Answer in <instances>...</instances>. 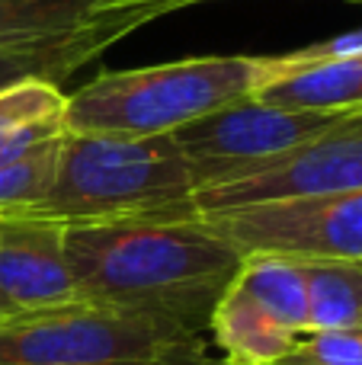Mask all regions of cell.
Masks as SVG:
<instances>
[{"mask_svg": "<svg viewBox=\"0 0 362 365\" xmlns=\"http://www.w3.org/2000/svg\"><path fill=\"white\" fill-rule=\"evenodd\" d=\"M202 356L199 334L93 302L0 321V365H199Z\"/></svg>", "mask_w": 362, "mask_h": 365, "instance_id": "cell-4", "label": "cell"}, {"mask_svg": "<svg viewBox=\"0 0 362 365\" xmlns=\"http://www.w3.org/2000/svg\"><path fill=\"white\" fill-rule=\"evenodd\" d=\"M346 115L353 113H308L247 96L177 128L173 141L190 160L199 192L299 151L301 145L340 125Z\"/></svg>", "mask_w": 362, "mask_h": 365, "instance_id": "cell-5", "label": "cell"}, {"mask_svg": "<svg viewBox=\"0 0 362 365\" xmlns=\"http://www.w3.org/2000/svg\"><path fill=\"white\" fill-rule=\"evenodd\" d=\"M308 289V330H362V263L299 259Z\"/></svg>", "mask_w": 362, "mask_h": 365, "instance_id": "cell-13", "label": "cell"}, {"mask_svg": "<svg viewBox=\"0 0 362 365\" xmlns=\"http://www.w3.org/2000/svg\"><path fill=\"white\" fill-rule=\"evenodd\" d=\"M103 0H0V48H32L74 36Z\"/></svg>", "mask_w": 362, "mask_h": 365, "instance_id": "cell-15", "label": "cell"}, {"mask_svg": "<svg viewBox=\"0 0 362 365\" xmlns=\"http://www.w3.org/2000/svg\"><path fill=\"white\" fill-rule=\"evenodd\" d=\"M254 100L308 113H362V58L292 61L273 55L263 64Z\"/></svg>", "mask_w": 362, "mask_h": 365, "instance_id": "cell-9", "label": "cell"}, {"mask_svg": "<svg viewBox=\"0 0 362 365\" xmlns=\"http://www.w3.org/2000/svg\"><path fill=\"white\" fill-rule=\"evenodd\" d=\"M292 61H318V58H362V29L346 32V36H333L324 42H314L308 48L289 51Z\"/></svg>", "mask_w": 362, "mask_h": 365, "instance_id": "cell-19", "label": "cell"}, {"mask_svg": "<svg viewBox=\"0 0 362 365\" xmlns=\"http://www.w3.org/2000/svg\"><path fill=\"white\" fill-rule=\"evenodd\" d=\"M0 298L13 314L81 302L61 221L36 212L0 215Z\"/></svg>", "mask_w": 362, "mask_h": 365, "instance_id": "cell-8", "label": "cell"}, {"mask_svg": "<svg viewBox=\"0 0 362 365\" xmlns=\"http://www.w3.org/2000/svg\"><path fill=\"white\" fill-rule=\"evenodd\" d=\"M58 148H61V138H51L26 151L23 158L0 160V215L32 212L42 205L55 180Z\"/></svg>", "mask_w": 362, "mask_h": 365, "instance_id": "cell-16", "label": "cell"}, {"mask_svg": "<svg viewBox=\"0 0 362 365\" xmlns=\"http://www.w3.org/2000/svg\"><path fill=\"white\" fill-rule=\"evenodd\" d=\"M81 302L167 321L202 336L244 257L209 218H128L64 225Z\"/></svg>", "mask_w": 362, "mask_h": 365, "instance_id": "cell-1", "label": "cell"}, {"mask_svg": "<svg viewBox=\"0 0 362 365\" xmlns=\"http://www.w3.org/2000/svg\"><path fill=\"white\" fill-rule=\"evenodd\" d=\"M362 189V113L346 115L331 132L299 151L196 192V212L215 215L263 202L318 199Z\"/></svg>", "mask_w": 362, "mask_h": 365, "instance_id": "cell-7", "label": "cell"}, {"mask_svg": "<svg viewBox=\"0 0 362 365\" xmlns=\"http://www.w3.org/2000/svg\"><path fill=\"white\" fill-rule=\"evenodd\" d=\"M292 356L314 365H362V330H308Z\"/></svg>", "mask_w": 362, "mask_h": 365, "instance_id": "cell-18", "label": "cell"}, {"mask_svg": "<svg viewBox=\"0 0 362 365\" xmlns=\"http://www.w3.org/2000/svg\"><path fill=\"white\" fill-rule=\"evenodd\" d=\"M32 212L61 225L186 218L199 215L196 177L173 135L64 132L55 180Z\"/></svg>", "mask_w": 362, "mask_h": 365, "instance_id": "cell-2", "label": "cell"}, {"mask_svg": "<svg viewBox=\"0 0 362 365\" xmlns=\"http://www.w3.org/2000/svg\"><path fill=\"white\" fill-rule=\"evenodd\" d=\"M209 334L231 365H276L299 343V336L282 327L237 279L212 311Z\"/></svg>", "mask_w": 362, "mask_h": 365, "instance_id": "cell-10", "label": "cell"}, {"mask_svg": "<svg viewBox=\"0 0 362 365\" xmlns=\"http://www.w3.org/2000/svg\"><path fill=\"white\" fill-rule=\"evenodd\" d=\"M199 365H231V362H228V359H215V356H209V353H205L202 359H199Z\"/></svg>", "mask_w": 362, "mask_h": 365, "instance_id": "cell-21", "label": "cell"}, {"mask_svg": "<svg viewBox=\"0 0 362 365\" xmlns=\"http://www.w3.org/2000/svg\"><path fill=\"white\" fill-rule=\"evenodd\" d=\"M192 4H205V0H103L90 13V19L100 23L119 42L122 36H128L138 26L151 23L157 16H167L173 10H183V6H192Z\"/></svg>", "mask_w": 362, "mask_h": 365, "instance_id": "cell-17", "label": "cell"}, {"mask_svg": "<svg viewBox=\"0 0 362 365\" xmlns=\"http://www.w3.org/2000/svg\"><path fill=\"white\" fill-rule=\"evenodd\" d=\"M234 279L282 327H289L295 336L308 334V289L299 259L276 257V253L244 257Z\"/></svg>", "mask_w": 362, "mask_h": 365, "instance_id": "cell-14", "label": "cell"}, {"mask_svg": "<svg viewBox=\"0 0 362 365\" xmlns=\"http://www.w3.org/2000/svg\"><path fill=\"white\" fill-rule=\"evenodd\" d=\"M267 58L212 55L154 68L109 71L64 103V132L77 135H173L222 106L254 96Z\"/></svg>", "mask_w": 362, "mask_h": 365, "instance_id": "cell-3", "label": "cell"}, {"mask_svg": "<svg viewBox=\"0 0 362 365\" xmlns=\"http://www.w3.org/2000/svg\"><path fill=\"white\" fill-rule=\"evenodd\" d=\"M113 42L115 38L100 23L87 19L74 36H64L58 42L32 48H0V93L26 81H48L58 87Z\"/></svg>", "mask_w": 362, "mask_h": 365, "instance_id": "cell-12", "label": "cell"}, {"mask_svg": "<svg viewBox=\"0 0 362 365\" xmlns=\"http://www.w3.org/2000/svg\"><path fill=\"white\" fill-rule=\"evenodd\" d=\"M353 4H362V0H353Z\"/></svg>", "mask_w": 362, "mask_h": 365, "instance_id": "cell-23", "label": "cell"}, {"mask_svg": "<svg viewBox=\"0 0 362 365\" xmlns=\"http://www.w3.org/2000/svg\"><path fill=\"white\" fill-rule=\"evenodd\" d=\"M276 365H314V362H305V359H299V356L289 353V356H282V359L276 362Z\"/></svg>", "mask_w": 362, "mask_h": 365, "instance_id": "cell-20", "label": "cell"}, {"mask_svg": "<svg viewBox=\"0 0 362 365\" xmlns=\"http://www.w3.org/2000/svg\"><path fill=\"white\" fill-rule=\"evenodd\" d=\"M68 96L48 81H26L0 93V160L23 158L26 151L64 135Z\"/></svg>", "mask_w": 362, "mask_h": 365, "instance_id": "cell-11", "label": "cell"}, {"mask_svg": "<svg viewBox=\"0 0 362 365\" xmlns=\"http://www.w3.org/2000/svg\"><path fill=\"white\" fill-rule=\"evenodd\" d=\"M202 218H209L241 257L276 253L292 259L362 263V189L318 199L263 202Z\"/></svg>", "mask_w": 362, "mask_h": 365, "instance_id": "cell-6", "label": "cell"}, {"mask_svg": "<svg viewBox=\"0 0 362 365\" xmlns=\"http://www.w3.org/2000/svg\"><path fill=\"white\" fill-rule=\"evenodd\" d=\"M6 317H13V311H10V304L0 298V321H6Z\"/></svg>", "mask_w": 362, "mask_h": 365, "instance_id": "cell-22", "label": "cell"}]
</instances>
